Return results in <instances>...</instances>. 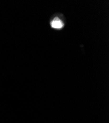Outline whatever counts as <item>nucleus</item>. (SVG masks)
I'll list each match as a JSON object with an SVG mask.
<instances>
[{"mask_svg":"<svg viewBox=\"0 0 109 123\" xmlns=\"http://www.w3.org/2000/svg\"><path fill=\"white\" fill-rule=\"evenodd\" d=\"M64 26V24L61 20L58 17L55 18L51 22V26L55 29H61Z\"/></svg>","mask_w":109,"mask_h":123,"instance_id":"1","label":"nucleus"}]
</instances>
